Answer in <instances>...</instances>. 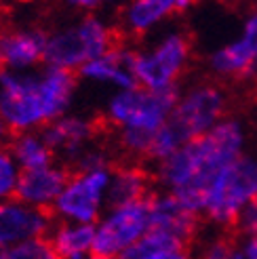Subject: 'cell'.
I'll return each instance as SVG.
<instances>
[{"instance_id":"cell-2","label":"cell","mask_w":257,"mask_h":259,"mask_svg":"<svg viewBox=\"0 0 257 259\" xmlns=\"http://www.w3.org/2000/svg\"><path fill=\"white\" fill-rule=\"evenodd\" d=\"M76 93V74L59 68L0 72V118L13 135L32 133L66 116Z\"/></svg>"},{"instance_id":"cell-11","label":"cell","mask_w":257,"mask_h":259,"mask_svg":"<svg viewBox=\"0 0 257 259\" xmlns=\"http://www.w3.org/2000/svg\"><path fill=\"white\" fill-rule=\"evenodd\" d=\"M53 232V215L45 209L23 204L17 198L0 202V251L15 244L47 238Z\"/></svg>"},{"instance_id":"cell-14","label":"cell","mask_w":257,"mask_h":259,"mask_svg":"<svg viewBox=\"0 0 257 259\" xmlns=\"http://www.w3.org/2000/svg\"><path fill=\"white\" fill-rule=\"evenodd\" d=\"M70 175L72 173L66 166H57V164H51L36 171H21L15 198L23 204L49 211V206H55L61 192L66 190Z\"/></svg>"},{"instance_id":"cell-19","label":"cell","mask_w":257,"mask_h":259,"mask_svg":"<svg viewBox=\"0 0 257 259\" xmlns=\"http://www.w3.org/2000/svg\"><path fill=\"white\" fill-rule=\"evenodd\" d=\"M49 240L59 259H87L89 253H93L95 226L61 222L51 232Z\"/></svg>"},{"instance_id":"cell-27","label":"cell","mask_w":257,"mask_h":259,"mask_svg":"<svg viewBox=\"0 0 257 259\" xmlns=\"http://www.w3.org/2000/svg\"><path fill=\"white\" fill-rule=\"evenodd\" d=\"M146 259H192L188 251H169V253H160V255H152Z\"/></svg>"},{"instance_id":"cell-4","label":"cell","mask_w":257,"mask_h":259,"mask_svg":"<svg viewBox=\"0 0 257 259\" xmlns=\"http://www.w3.org/2000/svg\"><path fill=\"white\" fill-rule=\"evenodd\" d=\"M257 198V152H245L215 177L204 213L215 226L234 228L242 211Z\"/></svg>"},{"instance_id":"cell-28","label":"cell","mask_w":257,"mask_h":259,"mask_svg":"<svg viewBox=\"0 0 257 259\" xmlns=\"http://www.w3.org/2000/svg\"><path fill=\"white\" fill-rule=\"evenodd\" d=\"M11 137H13L11 128L5 124V120H3V118H0V150H5V146H9V144H11Z\"/></svg>"},{"instance_id":"cell-12","label":"cell","mask_w":257,"mask_h":259,"mask_svg":"<svg viewBox=\"0 0 257 259\" xmlns=\"http://www.w3.org/2000/svg\"><path fill=\"white\" fill-rule=\"evenodd\" d=\"M49 34L40 28L0 32V72H25L45 61Z\"/></svg>"},{"instance_id":"cell-3","label":"cell","mask_w":257,"mask_h":259,"mask_svg":"<svg viewBox=\"0 0 257 259\" xmlns=\"http://www.w3.org/2000/svg\"><path fill=\"white\" fill-rule=\"evenodd\" d=\"M120 47L118 34L95 15H84L78 23L49 34L45 63L59 70H80L87 63Z\"/></svg>"},{"instance_id":"cell-5","label":"cell","mask_w":257,"mask_h":259,"mask_svg":"<svg viewBox=\"0 0 257 259\" xmlns=\"http://www.w3.org/2000/svg\"><path fill=\"white\" fill-rule=\"evenodd\" d=\"M179 84L166 87L160 91H150L144 87H135L128 91H118L106 108V118L110 124L128 131H146L156 133L166 124L173 108L179 101Z\"/></svg>"},{"instance_id":"cell-20","label":"cell","mask_w":257,"mask_h":259,"mask_svg":"<svg viewBox=\"0 0 257 259\" xmlns=\"http://www.w3.org/2000/svg\"><path fill=\"white\" fill-rule=\"evenodd\" d=\"M9 152L21 171L45 169V166H51L55 160V152L47 146L42 135L36 131L13 135L9 144Z\"/></svg>"},{"instance_id":"cell-22","label":"cell","mask_w":257,"mask_h":259,"mask_svg":"<svg viewBox=\"0 0 257 259\" xmlns=\"http://www.w3.org/2000/svg\"><path fill=\"white\" fill-rule=\"evenodd\" d=\"M196 259H245L242 244L236 242L232 234H217L202 242Z\"/></svg>"},{"instance_id":"cell-16","label":"cell","mask_w":257,"mask_h":259,"mask_svg":"<svg viewBox=\"0 0 257 259\" xmlns=\"http://www.w3.org/2000/svg\"><path fill=\"white\" fill-rule=\"evenodd\" d=\"M150 181H152L150 175L137 164L114 166L106 196V206L108 209H118V206L148 200L152 196Z\"/></svg>"},{"instance_id":"cell-30","label":"cell","mask_w":257,"mask_h":259,"mask_svg":"<svg viewBox=\"0 0 257 259\" xmlns=\"http://www.w3.org/2000/svg\"><path fill=\"white\" fill-rule=\"evenodd\" d=\"M89 259H104V257H95V255H93V257H89Z\"/></svg>"},{"instance_id":"cell-8","label":"cell","mask_w":257,"mask_h":259,"mask_svg":"<svg viewBox=\"0 0 257 259\" xmlns=\"http://www.w3.org/2000/svg\"><path fill=\"white\" fill-rule=\"evenodd\" d=\"M150 232V198L135 204L110 209L95 228L93 255L120 259Z\"/></svg>"},{"instance_id":"cell-9","label":"cell","mask_w":257,"mask_h":259,"mask_svg":"<svg viewBox=\"0 0 257 259\" xmlns=\"http://www.w3.org/2000/svg\"><path fill=\"white\" fill-rule=\"evenodd\" d=\"M112 169L72 173L66 190L61 192V196L57 198V202L53 206L55 215H59L63 222H68V224L93 226L99 219L101 206L106 204Z\"/></svg>"},{"instance_id":"cell-25","label":"cell","mask_w":257,"mask_h":259,"mask_svg":"<svg viewBox=\"0 0 257 259\" xmlns=\"http://www.w3.org/2000/svg\"><path fill=\"white\" fill-rule=\"evenodd\" d=\"M236 230H238V234H245L247 238L249 236H257V198L238 217Z\"/></svg>"},{"instance_id":"cell-17","label":"cell","mask_w":257,"mask_h":259,"mask_svg":"<svg viewBox=\"0 0 257 259\" xmlns=\"http://www.w3.org/2000/svg\"><path fill=\"white\" fill-rule=\"evenodd\" d=\"M78 74L87 80L114 84L120 91H128V89L137 87L135 76H133L131 68H128V49H124L122 45L110 51L108 55L82 66L78 70Z\"/></svg>"},{"instance_id":"cell-21","label":"cell","mask_w":257,"mask_h":259,"mask_svg":"<svg viewBox=\"0 0 257 259\" xmlns=\"http://www.w3.org/2000/svg\"><path fill=\"white\" fill-rule=\"evenodd\" d=\"M169 251H186V244L179 242L173 236H169V234H164V232L150 230L148 234L137 244H133V247L128 249L120 259H146V257L169 253Z\"/></svg>"},{"instance_id":"cell-29","label":"cell","mask_w":257,"mask_h":259,"mask_svg":"<svg viewBox=\"0 0 257 259\" xmlns=\"http://www.w3.org/2000/svg\"><path fill=\"white\" fill-rule=\"evenodd\" d=\"M72 7H80V9H97L99 3H95V0H78V3H72Z\"/></svg>"},{"instance_id":"cell-26","label":"cell","mask_w":257,"mask_h":259,"mask_svg":"<svg viewBox=\"0 0 257 259\" xmlns=\"http://www.w3.org/2000/svg\"><path fill=\"white\" fill-rule=\"evenodd\" d=\"M242 253L245 259H257V236H249L242 242Z\"/></svg>"},{"instance_id":"cell-15","label":"cell","mask_w":257,"mask_h":259,"mask_svg":"<svg viewBox=\"0 0 257 259\" xmlns=\"http://www.w3.org/2000/svg\"><path fill=\"white\" fill-rule=\"evenodd\" d=\"M99 122L82 118V116H61V118L47 124L40 135L47 141V146L55 154H63L68 158L80 156L84 150H89V144L97 137Z\"/></svg>"},{"instance_id":"cell-1","label":"cell","mask_w":257,"mask_h":259,"mask_svg":"<svg viewBox=\"0 0 257 259\" xmlns=\"http://www.w3.org/2000/svg\"><path fill=\"white\" fill-rule=\"evenodd\" d=\"M247 152L245 124L224 118L215 128L188 141L156 166V179L192 213L202 215L207 192L226 166Z\"/></svg>"},{"instance_id":"cell-6","label":"cell","mask_w":257,"mask_h":259,"mask_svg":"<svg viewBox=\"0 0 257 259\" xmlns=\"http://www.w3.org/2000/svg\"><path fill=\"white\" fill-rule=\"evenodd\" d=\"M226 110V91L215 82H198L179 95V101L166 120V126L182 144H188V141L209 133L224 118H228Z\"/></svg>"},{"instance_id":"cell-23","label":"cell","mask_w":257,"mask_h":259,"mask_svg":"<svg viewBox=\"0 0 257 259\" xmlns=\"http://www.w3.org/2000/svg\"><path fill=\"white\" fill-rule=\"evenodd\" d=\"M0 259H59L49 238H36L0 251Z\"/></svg>"},{"instance_id":"cell-10","label":"cell","mask_w":257,"mask_h":259,"mask_svg":"<svg viewBox=\"0 0 257 259\" xmlns=\"http://www.w3.org/2000/svg\"><path fill=\"white\" fill-rule=\"evenodd\" d=\"M209 68L215 76L228 80H247L257 72V11L242 23V32L234 42L217 49L209 57Z\"/></svg>"},{"instance_id":"cell-18","label":"cell","mask_w":257,"mask_h":259,"mask_svg":"<svg viewBox=\"0 0 257 259\" xmlns=\"http://www.w3.org/2000/svg\"><path fill=\"white\" fill-rule=\"evenodd\" d=\"M188 7V3H175V0H135L124 9L122 25L128 34L141 36L166 17L175 15L177 11H186Z\"/></svg>"},{"instance_id":"cell-24","label":"cell","mask_w":257,"mask_h":259,"mask_svg":"<svg viewBox=\"0 0 257 259\" xmlns=\"http://www.w3.org/2000/svg\"><path fill=\"white\" fill-rule=\"evenodd\" d=\"M21 177V169L9 150H0V202L11 200L15 196V190Z\"/></svg>"},{"instance_id":"cell-13","label":"cell","mask_w":257,"mask_h":259,"mask_svg":"<svg viewBox=\"0 0 257 259\" xmlns=\"http://www.w3.org/2000/svg\"><path fill=\"white\" fill-rule=\"evenodd\" d=\"M198 217L171 192H160L150 196V230L164 232L186 247L198 232Z\"/></svg>"},{"instance_id":"cell-7","label":"cell","mask_w":257,"mask_h":259,"mask_svg":"<svg viewBox=\"0 0 257 259\" xmlns=\"http://www.w3.org/2000/svg\"><path fill=\"white\" fill-rule=\"evenodd\" d=\"M192 53L190 38L184 32H169L150 51H128L131 68L137 87L160 91L177 84Z\"/></svg>"}]
</instances>
